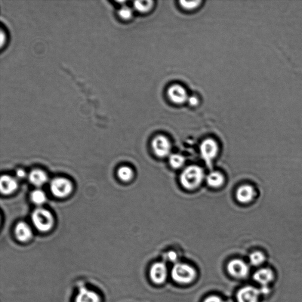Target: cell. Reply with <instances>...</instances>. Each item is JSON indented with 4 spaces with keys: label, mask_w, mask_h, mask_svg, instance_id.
I'll return each instance as SVG.
<instances>
[{
    "label": "cell",
    "mask_w": 302,
    "mask_h": 302,
    "mask_svg": "<svg viewBox=\"0 0 302 302\" xmlns=\"http://www.w3.org/2000/svg\"><path fill=\"white\" fill-rule=\"evenodd\" d=\"M168 96L172 102L178 104L186 102L189 99L186 89L179 85L172 86L169 88Z\"/></svg>",
    "instance_id": "10"
},
{
    "label": "cell",
    "mask_w": 302,
    "mask_h": 302,
    "mask_svg": "<svg viewBox=\"0 0 302 302\" xmlns=\"http://www.w3.org/2000/svg\"><path fill=\"white\" fill-rule=\"evenodd\" d=\"M200 153L206 165L211 167L212 162L217 156L218 146L217 142L211 138L203 141L200 147Z\"/></svg>",
    "instance_id": "4"
},
{
    "label": "cell",
    "mask_w": 302,
    "mask_h": 302,
    "mask_svg": "<svg viewBox=\"0 0 302 302\" xmlns=\"http://www.w3.org/2000/svg\"><path fill=\"white\" fill-rule=\"evenodd\" d=\"M152 149L155 155L159 158H164L170 153L171 144L167 138L158 135L153 139Z\"/></svg>",
    "instance_id": "5"
},
{
    "label": "cell",
    "mask_w": 302,
    "mask_h": 302,
    "mask_svg": "<svg viewBox=\"0 0 302 302\" xmlns=\"http://www.w3.org/2000/svg\"><path fill=\"white\" fill-rule=\"evenodd\" d=\"M260 295V290L252 286H246L237 293L238 302H257Z\"/></svg>",
    "instance_id": "8"
},
{
    "label": "cell",
    "mask_w": 302,
    "mask_h": 302,
    "mask_svg": "<svg viewBox=\"0 0 302 302\" xmlns=\"http://www.w3.org/2000/svg\"><path fill=\"white\" fill-rule=\"evenodd\" d=\"M75 302H100V297L96 292L84 288L77 295Z\"/></svg>",
    "instance_id": "15"
},
{
    "label": "cell",
    "mask_w": 302,
    "mask_h": 302,
    "mask_svg": "<svg viewBox=\"0 0 302 302\" xmlns=\"http://www.w3.org/2000/svg\"><path fill=\"white\" fill-rule=\"evenodd\" d=\"M196 271L192 266L184 263H176L172 267L171 276L174 281L188 284L192 282L196 277Z\"/></svg>",
    "instance_id": "2"
},
{
    "label": "cell",
    "mask_w": 302,
    "mask_h": 302,
    "mask_svg": "<svg viewBox=\"0 0 302 302\" xmlns=\"http://www.w3.org/2000/svg\"><path fill=\"white\" fill-rule=\"evenodd\" d=\"M225 178L223 175L219 172H211L206 177V183L208 186L213 189H218L224 183Z\"/></svg>",
    "instance_id": "16"
},
{
    "label": "cell",
    "mask_w": 302,
    "mask_h": 302,
    "mask_svg": "<svg viewBox=\"0 0 302 302\" xmlns=\"http://www.w3.org/2000/svg\"><path fill=\"white\" fill-rule=\"evenodd\" d=\"M166 257L168 258L169 261H176L177 260V254L176 252L173 251L169 252L166 255Z\"/></svg>",
    "instance_id": "26"
},
{
    "label": "cell",
    "mask_w": 302,
    "mask_h": 302,
    "mask_svg": "<svg viewBox=\"0 0 302 302\" xmlns=\"http://www.w3.org/2000/svg\"><path fill=\"white\" fill-rule=\"evenodd\" d=\"M29 179L31 183L34 186L41 187L46 183L48 180V177L44 172L39 170V169H35V170L31 172L29 175Z\"/></svg>",
    "instance_id": "17"
},
{
    "label": "cell",
    "mask_w": 302,
    "mask_h": 302,
    "mask_svg": "<svg viewBox=\"0 0 302 302\" xmlns=\"http://www.w3.org/2000/svg\"><path fill=\"white\" fill-rule=\"evenodd\" d=\"M50 188L54 196L63 198L72 192V184L66 178H57L51 182Z\"/></svg>",
    "instance_id": "6"
},
{
    "label": "cell",
    "mask_w": 302,
    "mask_h": 302,
    "mask_svg": "<svg viewBox=\"0 0 302 302\" xmlns=\"http://www.w3.org/2000/svg\"><path fill=\"white\" fill-rule=\"evenodd\" d=\"M32 220L36 229L43 232L50 230L53 226V215L45 209L38 208L34 211Z\"/></svg>",
    "instance_id": "3"
},
{
    "label": "cell",
    "mask_w": 302,
    "mask_h": 302,
    "mask_svg": "<svg viewBox=\"0 0 302 302\" xmlns=\"http://www.w3.org/2000/svg\"><path fill=\"white\" fill-rule=\"evenodd\" d=\"M204 302H224L223 300H221L220 298L216 297V296H211L207 298H206Z\"/></svg>",
    "instance_id": "27"
},
{
    "label": "cell",
    "mask_w": 302,
    "mask_h": 302,
    "mask_svg": "<svg viewBox=\"0 0 302 302\" xmlns=\"http://www.w3.org/2000/svg\"><path fill=\"white\" fill-rule=\"evenodd\" d=\"M16 180L8 175H3L0 181V189L4 194H9L13 193L17 188Z\"/></svg>",
    "instance_id": "13"
},
{
    "label": "cell",
    "mask_w": 302,
    "mask_h": 302,
    "mask_svg": "<svg viewBox=\"0 0 302 302\" xmlns=\"http://www.w3.org/2000/svg\"><path fill=\"white\" fill-rule=\"evenodd\" d=\"M120 14H121L123 18L128 19V18L132 16V11L131 10V9L126 7L122 9Z\"/></svg>",
    "instance_id": "24"
},
{
    "label": "cell",
    "mask_w": 302,
    "mask_h": 302,
    "mask_svg": "<svg viewBox=\"0 0 302 302\" xmlns=\"http://www.w3.org/2000/svg\"><path fill=\"white\" fill-rule=\"evenodd\" d=\"M31 200L36 204L41 205L46 201V196L41 190H35L31 194Z\"/></svg>",
    "instance_id": "22"
},
{
    "label": "cell",
    "mask_w": 302,
    "mask_h": 302,
    "mask_svg": "<svg viewBox=\"0 0 302 302\" xmlns=\"http://www.w3.org/2000/svg\"><path fill=\"white\" fill-rule=\"evenodd\" d=\"M265 255L261 252H254L250 255V261L253 266H257L265 261Z\"/></svg>",
    "instance_id": "21"
},
{
    "label": "cell",
    "mask_w": 302,
    "mask_h": 302,
    "mask_svg": "<svg viewBox=\"0 0 302 302\" xmlns=\"http://www.w3.org/2000/svg\"><path fill=\"white\" fill-rule=\"evenodd\" d=\"M201 1H181L180 4L184 9L187 10H192L199 7Z\"/></svg>",
    "instance_id": "23"
},
{
    "label": "cell",
    "mask_w": 302,
    "mask_h": 302,
    "mask_svg": "<svg viewBox=\"0 0 302 302\" xmlns=\"http://www.w3.org/2000/svg\"><path fill=\"white\" fill-rule=\"evenodd\" d=\"M204 178L203 169L197 165L188 166L182 172L180 175V183L185 189L194 190L198 188Z\"/></svg>",
    "instance_id": "1"
},
{
    "label": "cell",
    "mask_w": 302,
    "mask_h": 302,
    "mask_svg": "<svg viewBox=\"0 0 302 302\" xmlns=\"http://www.w3.org/2000/svg\"><path fill=\"white\" fill-rule=\"evenodd\" d=\"M153 1L150 0L147 1H137L134 3V6L136 10L140 13H148L152 9Z\"/></svg>",
    "instance_id": "19"
},
{
    "label": "cell",
    "mask_w": 302,
    "mask_h": 302,
    "mask_svg": "<svg viewBox=\"0 0 302 302\" xmlns=\"http://www.w3.org/2000/svg\"><path fill=\"white\" fill-rule=\"evenodd\" d=\"M150 277L151 280L156 284L160 285L164 283L167 277V269L163 262H158L152 265L151 268Z\"/></svg>",
    "instance_id": "9"
},
{
    "label": "cell",
    "mask_w": 302,
    "mask_h": 302,
    "mask_svg": "<svg viewBox=\"0 0 302 302\" xmlns=\"http://www.w3.org/2000/svg\"><path fill=\"white\" fill-rule=\"evenodd\" d=\"M274 274L269 269H261L254 273L253 279L255 282L260 283L262 286H267L272 281Z\"/></svg>",
    "instance_id": "14"
},
{
    "label": "cell",
    "mask_w": 302,
    "mask_h": 302,
    "mask_svg": "<svg viewBox=\"0 0 302 302\" xmlns=\"http://www.w3.org/2000/svg\"><path fill=\"white\" fill-rule=\"evenodd\" d=\"M118 177L123 181L128 182L131 181L134 177V172L131 168L128 166H122L119 169L118 172Z\"/></svg>",
    "instance_id": "20"
},
{
    "label": "cell",
    "mask_w": 302,
    "mask_h": 302,
    "mask_svg": "<svg viewBox=\"0 0 302 302\" xmlns=\"http://www.w3.org/2000/svg\"><path fill=\"white\" fill-rule=\"evenodd\" d=\"M255 192L253 187L250 185H243L237 190L236 199L242 204H248L254 200Z\"/></svg>",
    "instance_id": "11"
},
{
    "label": "cell",
    "mask_w": 302,
    "mask_h": 302,
    "mask_svg": "<svg viewBox=\"0 0 302 302\" xmlns=\"http://www.w3.org/2000/svg\"><path fill=\"white\" fill-rule=\"evenodd\" d=\"M185 158L183 155L180 154L174 153L169 156V163L171 167L174 169H179L182 167L185 164Z\"/></svg>",
    "instance_id": "18"
},
{
    "label": "cell",
    "mask_w": 302,
    "mask_h": 302,
    "mask_svg": "<svg viewBox=\"0 0 302 302\" xmlns=\"http://www.w3.org/2000/svg\"><path fill=\"white\" fill-rule=\"evenodd\" d=\"M187 101H189L190 105L193 107L198 105L199 103V99L195 96H192L189 97V99H188Z\"/></svg>",
    "instance_id": "25"
},
{
    "label": "cell",
    "mask_w": 302,
    "mask_h": 302,
    "mask_svg": "<svg viewBox=\"0 0 302 302\" xmlns=\"http://www.w3.org/2000/svg\"><path fill=\"white\" fill-rule=\"evenodd\" d=\"M26 172L23 169H18L17 172V176L18 178H23L26 177Z\"/></svg>",
    "instance_id": "28"
},
{
    "label": "cell",
    "mask_w": 302,
    "mask_h": 302,
    "mask_svg": "<svg viewBox=\"0 0 302 302\" xmlns=\"http://www.w3.org/2000/svg\"><path fill=\"white\" fill-rule=\"evenodd\" d=\"M227 270L231 275L238 279L245 278L249 273L248 265L240 259L230 261L227 265Z\"/></svg>",
    "instance_id": "7"
},
{
    "label": "cell",
    "mask_w": 302,
    "mask_h": 302,
    "mask_svg": "<svg viewBox=\"0 0 302 302\" xmlns=\"http://www.w3.org/2000/svg\"><path fill=\"white\" fill-rule=\"evenodd\" d=\"M15 234L17 239L20 242L29 241L32 237V231L28 225L20 222L18 223L15 229Z\"/></svg>",
    "instance_id": "12"
},
{
    "label": "cell",
    "mask_w": 302,
    "mask_h": 302,
    "mask_svg": "<svg viewBox=\"0 0 302 302\" xmlns=\"http://www.w3.org/2000/svg\"><path fill=\"white\" fill-rule=\"evenodd\" d=\"M270 290L267 286H262L261 289L260 290V294H269Z\"/></svg>",
    "instance_id": "29"
}]
</instances>
